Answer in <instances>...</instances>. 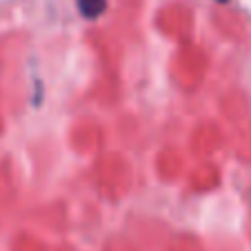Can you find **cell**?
<instances>
[{"mask_svg": "<svg viewBox=\"0 0 251 251\" xmlns=\"http://www.w3.org/2000/svg\"><path fill=\"white\" fill-rule=\"evenodd\" d=\"M78 9L85 18H98L107 9V0H78Z\"/></svg>", "mask_w": 251, "mask_h": 251, "instance_id": "obj_1", "label": "cell"}, {"mask_svg": "<svg viewBox=\"0 0 251 251\" xmlns=\"http://www.w3.org/2000/svg\"><path fill=\"white\" fill-rule=\"evenodd\" d=\"M220 2H227V0H220Z\"/></svg>", "mask_w": 251, "mask_h": 251, "instance_id": "obj_2", "label": "cell"}]
</instances>
